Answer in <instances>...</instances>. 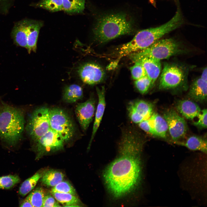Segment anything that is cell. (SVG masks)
<instances>
[{
	"label": "cell",
	"instance_id": "obj_1",
	"mask_svg": "<svg viewBox=\"0 0 207 207\" xmlns=\"http://www.w3.org/2000/svg\"><path fill=\"white\" fill-rule=\"evenodd\" d=\"M120 156L106 169L103 177L112 195L120 198L131 192L139 182L142 168L140 154L143 142L132 134L122 136Z\"/></svg>",
	"mask_w": 207,
	"mask_h": 207
},
{
	"label": "cell",
	"instance_id": "obj_2",
	"mask_svg": "<svg viewBox=\"0 0 207 207\" xmlns=\"http://www.w3.org/2000/svg\"><path fill=\"white\" fill-rule=\"evenodd\" d=\"M94 38L100 43L135 31L134 20L126 13L119 12L103 15L97 19L93 29Z\"/></svg>",
	"mask_w": 207,
	"mask_h": 207
},
{
	"label": "cell",
	"instance_id": "obj_3",
	"mask_svg": "<svg viewBox=\"0 0 207 207\" xmlns=\"http://www.w3.org/2000/svg\"><path fill=\"white\" fill-rule=\"evenodd\" d=\"M183 22L181 13L176 11L173 17L164 24L138 32L132 40L120 46V51L123 55L127 56L144 49L165 34L179 28Z\"/></svg>",
	"mask_w": 207,
	"mask_h": 207
},
{
	"label": "cell",
	"instance_id": "obj_4",
	"mask_svg": "<svg viewBox=\"0 0 207 207\" xmlns=\"http://www.w3.org/2000/svg\"><path fill=\"white\" fill-rule=\"evenodd\" d=\"M25 120L20 109L4 105L0 110V137L8 144L14 145L21 139Z\"/></svg>",
	"mask_w": 207,
	"mask_h": 207
},
{
	"label": "cell",
	"instance_id": "obj_5",
	"mask_svg": "<svg viewBox=\"0 0 207 207\" xmlns=\"http://www.w3.org/2000/svg\"><path fill=\"white\" fill-rule=\"evenodd\" d=\"M181 51L178 42L175 39L169 38L159 39L147 48L129 55L133 62L145 57L160 61L168 59Z\"/></svg>",
	"mask_w": 207,
	"mask_h": 207
},
{
	"label": "cell",
	"instance_id": "obj_6",
	"mask_svg": "<svg viewBox=\"0 0 207 207\" xmlns=\"http://www.w3.org/2000/svg\"><path fill=\"white\" fill-rule=\"evenodd\" d=\"M50 127L67 142L73 137L75 133L73 122L69 114L58 108H49Z\"/></svg>",
	"mask_w": 207,
	"mask_h": 207
},
{
	"label": "cell",
	"instance_id": "obj_7",
	"mask_svg": "<svg viewBox=\"0 0 207 207\" xmlns=\"http://www.w3.org/2000/svg\"><path fill=\"white\" fill-rule=\"evenodd\" d=\"M49 108L46 106L37 108L30 114L26 126L28 134L35 141L50 129Z\"/></svg>",
	"mask_w": 207,
	"mask_h": 207
},
{
	"label": "cell",
	"instance_id": "obj_8",
	"mask_svg": "<svg viewBox=\"0 0 207 207\" xmlns=\"http://www.w3.org/2000/svg\"><path fill=\"white\" fill-rule=\"evenodd\" d=\"M34 141L37 153L36 159L45 154L62 150L65 142L59 135L51 128Z\"/></svg>",
	"mask_w": 207,
	"mask_h": 207
},
{
	"label": "cell",
	"instance_id": "obj_9",
	"mask_svg": "<svg viewBox=\"0 0 207 207\" xmlns=\"http://www.w3.org/2000/svg\"><path fill=\"white\" fill-rule=\"evenodd\" d=\"M167 124L170 134L175 142L185 135L188 129L184 119L173 109H169L164 113L163 117Z\"/></svg>",
	"mask_w": 207,
	"mask_h": 207
},
{
	"label": "cell",
	"instance_id": "obj_10",
	"mask_svg": "<svg viewBox=\"0 0 207 207\" xmlns=\"http://www.w3.org/2000/svg\"><path fill=\"white\" fill-rule=\"evenodd\" d=\"M184 77L183 72L179 67L166 64L160 76L159 88L163 90L177 87L182 83Z\"/></svg>",
	"mask_w": 207,
	"mask_h": 207
},
{
	"label": "cell",
	"instance_id": "obj_11",
	"mask_svg": "<svg viewBox=\"0 0 207 207\" xmlns=\"http://www.w3.org/2000/svg\"><path fill=\"white\" fill-rule=\"evenodd\" d=\"M153 109L154 106L151 103L142 99L130 101L127 107L130 119L136 124L149 118L153 113Z\"/></svg>",
	"mask_w": 207,
	"mask_h": 207
},
{
	"label": "cell",
	"instance_id": "obj_12",
	"mask_svg": "<svg viewBox=\"0 0 207 207\" xmlns=\"http://www.w3.org/2000/svg\"><path fill=\"white\" fill-rule=\"evenodd\" d=\"M78 74L82 80L85 83L93 85L101 82L105 76L103 69L94 63H85L78 69Z\"/></svg>",
	"mask_w": 207,
	"mask_h": 207
},
{
	"label": "cell",
	"instance_id": "obj_13",
	"mask_svg": "<svg viewBox=\"0 0 207 207\" xmlns=\"http://www.w3.org/2000/svg\"><path fill=\"white\" fill-rule=\"evenodd\" d=\"M95 102L91 98L84 102L79 103L75 108V114L82 129L85 131L93 120L95 110Z\"/></svg>",
	"mask_w": 207,
	"mask_h": 207
},
{
	"label": "cell",
	"instance_id": "obj_14",
	"mask_svg": "<svg viewBox=\"0 0 207 207\" xmlns=\"http://www.w3.org/2000/svg\"><path fill=\"white\" fill-rule=\"evenodd\" d=\"M133 62H138L143 66L146 76L151 81L152 86L160 73L161 66L160 61L145 57L138 59Z\"/></svg>",
	"mask_w": 207,
	"mask_h": 207
},
{
	"label": "cell",
	"instance_id": "obj_15",
	"mask_svg": "<svg viewBox=\"0 0 207 207\" xmlns=\"http://www.w3.org/2000/svg\"><path fill=\"white\" fill-rule=\"evenodd\" d=\"M28 19L16 22L12 29L11 36L16 45L27 49Z\"/></svg>",
	"mask_w": 207,
	"mask_h": 207
},
{
	"label": "cell",
	"instance_id": "obj_16",
	"mask_svg": "<svg viewBox=\"0 0 207 207\" xmlns=\"http://www.w3.org/2000/svg\"><path fill=\"white\" fill-rule=\"evenodd\" d=\"M96 91L98 97V103L95 112L92 135L88 147V149L90 148L91 142L99 126L106 106L105 91L104 87L102 86L100 88L97 87Z\"/></svg>",
	"mask_w": 207,
	"mask_h": 207
},
{
	"label": "cell",
	"instance_id": "obj_17",
	"mask_svg": "<svg viewBox=\"0 0 207 207\" xmlns=\"http://www.w3.org/2000/svg\"><path fill=\"white\" fill-rule=\"evenodd\" d=\"M43 26L41 21L28 19L26 49L29 53L36 51L39 31Z\"/></svg>",
	"mask_w": 207,
	"mask_h": 207
},
{
	"label": "cell",
	"instance_id": "obj_18",
	"mask_svg": "<svg viewBox=\"0 0 207 207\" xmlns=\"http://www.w3.org/2000/svg\"><path fill=\"white\" fill-rule=\"evenodd\" d=\"M177 110L186 118L192 120L198 117L201 110L197 103L188 99L178 101L176 104Z\"/></svg>",
	"mask_w": 207,
	"mask_h": 207
},
{
	"label": "cell",
	"instance_id": "obj_19",
	"mask_svg": "<svg viewBox=\"0 0 207 207\" xmlns=\"http://www.w3.org/2000/svg\"><path fill=\"white\" fill-rule=\"evenodd\" d=\"M207 83L200 77L197 79L191 85L188 95L196 102L202 103L206 100Z\"/></svg>",
	"mask_w": 207,
	"mask_h": 207
},
{
	"label": "cell",
	"instance_id": "obj_20",
	"mask_svg": "<svg viewBox=\"0 0 207 207\" xmlns=\"http://www.w3.org/2000/svg\"><path fill=\"white\" fill-rule=\"evenodd\" d=\"M148 120L154 135L162 138L166 137L168 126L163 117L157 113L153 112Z\"/></svg>",
	"mask_w": 207,
	"mask_h": 207
},
{
	"label": "cell",
	"instance_id": "obj_21",
	"mask_svg": "<svg viewBox=\"0 0 207 207\" xmlns=\"http://www.w3.org/2000/svg\"><path fill=\"white\" fill-rule=\"evenodd\" d=\"M178 143L193 151H199L205 153L207 152V140L201 137L193 135L188 137L184 142L177 141Z\"/></svg>",
	"mask_w": 207,
	"mask_h": 207
},
{
	"label": "cell",
	"instance_id": "obj_22",
	"mask_svg": "<svg viewBox=\"0 0 207 207\" xmlns=\"http://www.w3.org/2000/svg\"><path fill=\"white\" fill-rule=\"evenodd\" d=\"M64 175L61 172L51 169L43 172L40 178L42 184L48 187H54L63 181Z\"/></svg>",
	"mask_w": 207,
	"mask_h": 207
},
{
	"label": "cell",
	"instance_id": "obj_23",
	"mask_svg": "<svg viewBox=\"0 0 207 207\" xmlns=\"http://www.w3.org/2000/svg\"><path fill=\"white\" fill-rule=\"evenodd\" d=\"M83 97L82 88L76 84L66 87L64 90L63 99L67 103H72L81 99Z\"/></svg>",
	"mask_w": 207,
	"mask_h": 207
},
{
	"label": "cell",
	"instance_id": "obj_24",
	"mask_svg": "<svg viewBox=\"0 0 207 207\" xmlns=\"http://www.w3.org/2000/svg\"><path fill=\"white\" fill-rule=\"evenodd\" d=\"M43 172H38L25 180L19 187L18 193L20 195L24 197L31 191L41 178Z\"/></svg>",
	"mask_w": 207,
	"mask_h": 207
},
{
	"label": "cell",
	"instance_id": "obj_25",
	"mask_svg": "<svg viewBox=\"0 0 207 207\" xmlns=\"http://www.w3.org/2000/svg\"><path fill=\"white\" fill-rule=\"evenodd\" d=\"M53 196L64 206L78 207L80 203L78 198L75 195L68 193L51 192Z\"/></svg>",
	"mask_w": 207,
	"mask_h": 207
},
{
	"label": "cell",
	"instance_id": "obj_26",
	"mask_svg": "<svg viewBox=\"0 0 207 207\" xmlns=\"http://www.w3.org/2000/svg\"><path fill=\"white\" fill-rule=\"evenodd\" d=\"M85 0H62L63 10L70 14L82 12L85 8Z\"/></svg>",
	"mask_w": 207,
	"mask_h": 207
},
{
	"label": "cell",
	"instance_id": "obj_27",
	"mask_svg": "<svg viewBox=\"0 0 207 207\" xmlns=\"http://www.w3.org/2000/svg\"><path fill=\"white\" fill-rule=\"evenodd\" d=\"M34 5L53 12L63 10L62 0H41Z\"/></svg>",
	"mask_w": 207,
	"mask_h": 207
},
{
	"label": "cell",
	"instance_id": "obj_28",
	"mask_svg": "<svg viewBox=\"0 0 207 207\" xmlns=\"http://www.w3.org/2000/svg\"><path fill=\"white\" fill-rule=\"evenodd\" d=\"M45 195L44 189L38 187L33 191L27 197L32 207H43Z\"/></svg>",
	"mask_w": 207,
	"mask_h": 207
},
{
	"label": "cell",
	"instance_id": "obj_29",
	"mask_svg": "<svg viewBox=\"0 0 207 207\" xmlns=\"http://www.w3.org/2000/svg\"><path fill=\"white\" fill-rule=\"evenodd\" d=\"M20 179L16 175H9L0 177V189H9L19 183Z\"/></svg>",
	"mask_w": 207,
	"mask_h": 207
},
{
	"label": "cell",
	"instance_id": "obj_30",
	"mask_svg": "<svg viewBox=\"0 0 207 207\" xmlns=\"http://www.w3.org/2000/svg\"><path fill=\"white\" fill-rule=\"evenodd\" d=\"M51 192L68 193L74 195L76 194L75 189L69 182L62 181L51 189Z\"/></svg>",
	"mask_w": 207,
	"mask_h": 207
},
{
	"label": "cell",
	"instance_id": "obj_31",
	"mask_svg": "<svg viewBox=\"0 0 207 207\" xmlns=\"http://www.w3.org/2000/svg\"><path fill=\"white\" fill-rule=\"evenodd\" d=\"M134 84L137 89L142 94L147 93L150 88L152 87L151 81L146 75L135 80Z\"/></svg>",
	"mask_w": 207,
	"mask_h": 207
},
{
	"label": "cell",
	"instance_id": "obj_32",
	"mask_svg": "<svg viewBox=\"0 0 207 207\" xmlns=\"http://www.w3.org/2000/svg\"><path fill=\"white\" fill-rule=\"evenodd\" d=\"M135 64L130 68L132 76L135 80L146 75L145 69L139 62H135Z\"/></svg>",
	"mask_w": 207,
	"mask_h": 207
},
{
	"label": "cell",
	"instance_id": "obj_33",
	"mask_svg": "<svg viewBox=\"0 0 207 207\" xmlns=\"http://www.w3.org/2000/svg\"><path fill=\"white\" fill-rule=\"evenodd\" d=\"M207 109H204L201 110V112L198 116V121L194 122L193 124L200 129L207 128Z\"/></svg>",
	"mask_w": 207,
	"mask_h": 207
},
{
	"label": "cell",
	"instance_id": "obj_34",
	"mask_svg": "<svg viewBox=\"0 0 207 207\" xmlns=\"http://www.w3.org/2000/svg\"><path fill=\"white\" fill-rule=\"evenodd\" d=\"M60 206H61L53 197L50 195L45 196L43 207Z\"/></svg>",
	"mask_w": 207,
	"mask_h": 207
},
{
	"label": "cell",
	"instance_id": "obj_35",
	"mask_svg": "<svg viewBox=\"0 0 207 207\" xmlns=\"http://www.w3.org/2000/svg\"><path fill=\"white\" fill-rule=\"evenodd\" d=\"M9 0H0V11L6 13L10 7Z\"/></svg>",
	"mask_w": 207,
	"mask_h": 207
},
{
	"label": "cell",
	"instance_id": "obj_36",
	"mask_svg": "<svg viewBox=\"0 0 207 207\" xmlns=\"http://www.w3.org/2000/svg\"><path fill=\"white\" fill-rule=\"evenodd\" d=\"M20 206V207H32L27 196L21 203Z\"/></svg>",
	"mask_w": 207,
	"mask_h": 207
},
{
	"label": "cell",
	"instance_id": "obj_37",
	"mask_svg": "<svg viewBox=\"0 0 207 207\" xmlns=\"http://www.w3.org/2000/svg\"><path fill=\"white\" fill-rule=\"evenodd\" d=\"M119 61L117 60L112 62L108 66V69H114L117 66Z\"/></svg>",
	"mask_w": 207,
	"mask_h": 207
},
{
	"label": "cell",
	"instance_id": "obj_38",
	"mask_svg": "<svg viewBox=\"0 0 207 207\" xmlns=\"http://www.w3.org/2000/svg\"><path fill=\"white\" fill-rule=\"evenodd\" d=\"M207 68L206 67L204 70L201 75L200 78L203 80L207 81Z\"/></svg>",
	"mask_w": 207,
	"mask_h": 207
}]
</instances>
